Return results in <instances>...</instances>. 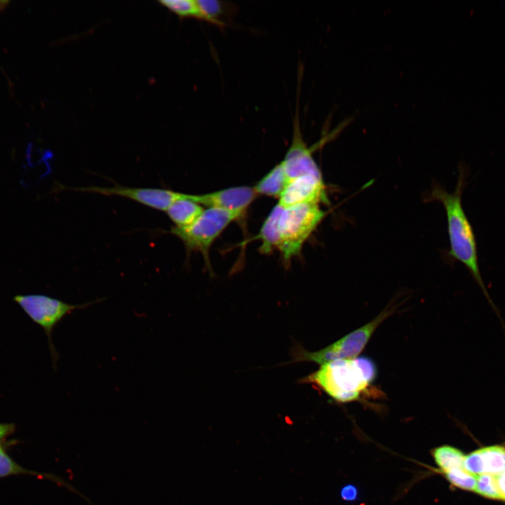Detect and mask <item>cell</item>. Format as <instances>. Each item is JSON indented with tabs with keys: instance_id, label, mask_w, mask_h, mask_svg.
<instances>
[{
	"instance_id": "ffe728a7",
	"label": "cell",
	"mask_w": 505,
	"mask_h": 505,
	"mask_svg": "<svg viewBox=\"0 0 505 505\" xmlns=\"http://www.w3.org/2000/svg\"><path fill=\"white\" fill-rule=\"evenodd\" d=\"M476 492L489 499H499L494 476L483 474L477 476Z\"/></svg>"
},
{
	"instance_id": "7402d4cb",
	"label": "cell",
	"mask_w": 505,
	"mask_h": 505,
	"mask_svg": "<svg viewBox=\"0 0 505 505\" xmlns=\"http://www.w3.org/2000/svg\"><path fill=\"white\" fill-rule=\"evenodd\" d=\"M494 477L500 500L505 501V472L494 476Z\"/></svg>"
},
{
	"instance_id": "ac0fdd59",
	"label": "cell",
	"mask_w": 505,
	"mask_h": 505,
	"mask_svg": "<svg viewBox=\"0 0 505 505\" xmlns=\"http://www.w3.org/2000/svg\"><path fill=\"white\" fill-rule=\"evenodd\" d=\"M454 487L469 491H475L477 476L466 471L464 468H457L442 473Z\"/></svg>"
},
{
	"instance_id": "4fadbf2b",
	"label": "cell",
	"mask_w": 505,
	"mask_h": 505,
	"mask_svg": "<svg viewBox=\"0 0 505 505\" xmlns=\"http://www.w3.org/2000/svg\"><path fill=\"white\" fill-rule=\"evenodd\" d=\"M283 208L278 203L272 208L265 219L256 238L261 241L260 252L269 254L274 249H278L279 244L278 220Z\"/></svg>"
},
{
	"instance_id": "9c48e42d",
	"label": "cell",
	"mask_w": 505,
	"mask_h": 505,
	"mask_svg": "<svg viewBox=\"0 0 505 505\" xmlns=\"http://www.w3.org/2000/svg\"><path fill=\"white\" fill-rule=\"evenodd\" d=\"M328 202L323 177L304 175L288 181L277 203L285 208L301 203Z\"/></svg>"
},
{
	"instance_id": "ba28073f",
	"label": "cell",
	"mask_w": 505,
	"mask_h": 505,
	"mask_svg": "<svg viewBox=\"0 0 505 505\" xmlns=\"http://www.w3.org/2000/svg\"><path fill=\"white\" fill-rule=\"evenodd\" d=\"M292 142L281 161L289 180L304 175L322 176L312 156L313 150L306 144L301 130L298 107L292 121Z\"/></svg>"
},
{
	"instance_id": "e0dca14e",
	"label": "cell",
	"mask_w": 505,
	"mask_h": 505,
	"mask_svg": "<svg viewBox=\"0 0 505 505\" xmlns=\"http://www.w3.org/2000/svg\"><path fill=\"white\" fill-rule=\"evenodd\" d=\"M159 2L181 18H194L206 22L197 0H164Z\"/></svg>"
},
{
	"instance_id": "9a60e30c",
	"label": "cell",
	"mask_w": 505,
	"mask_h": 505,
	"mask_svg": "<svg viewBox=\"0 0 505 505\" xmlns=\"http://www.w3.org/2000/svg\"><path fill=\"white\" fill-rule=\"evenodd\" d=\"M431 455L438 467L444 473L457 468H464L465 454L458 448L444 445L432 450Z\"/></svg>"
},
{
	"instance_id": "3957f363",
	"label": "cell",
	"mask_w": 505,
	"mask_h": 505,
	"mask_svg": "<svg viewBox=\"0 0 505 505\" xmlns=\"http://www.w3.org/2000/svg\"><path fill=\"white\" fill-rule=\"evenodd\" d=\"M325 215L318 203H301L283 209L278 224V250L285 262L300 253L304 243Z\"/></svg>"
},
{
	"instance_id": "7a4b0ae2",
	"label": "cell",
	"mask_w": 505,
	"mask_h": 505,
	"mask_svg": "<svg viewBox=\"0 0 505 505\" xmlns=\"http://www.w3.org/2000/svg\"><path fill=\"white\" fill-rule=\"evenodd\" d=\"M376 377L374 361L356 357L323 363L301 382L311 384L336 402L346 403L369 398Z\"/></svg>"
},
{
	"instance_id": "30bf717a",
	"label": "cell",
	"mask_w": 505,
	"mask_h": 505,
	"mask_svg": "<svg viewBox=\"0 0 505 505\" xmlns=\"http://www.w3.org/2000/svg\"><path fill=\"white\" fill-rule=\"evenodd\" d=\"M257 194L253 187H229L203 194H191V198L202 206L237 213L243 215Z\"/></svg>"
},
{
	"instance_id": "5bb4252c",
	"label": "cell",
	"mask_w": 505,
	"mask_h": 505,
	"mask_svg": "<svg viewBox=\"0 0 505 505\" xmlns=\"http://www.w3.org/2000/svg\"><path fill=\"white\" fill-rule=\"evenodd\" d=\"M288 181L281 162L275 166L253 187L257 195L279 198Z\"/></svg>"
},
{
	"instance_id": "6da1fadb",
	"label": "cell",
	"mask_w": 505,
	"mask_h": 505,
	"mask_svg": "<svg viewBox=\"0 0 505 505\" xmlns=\"http://www.w3.org/2000/svg\"><path fill=\"white\" fill-rule=\"evenodd\" d=\"M467 175L466 169L461 166L455 190L452 193H448L442 187L436 186L432 191L431 197L433 200L441 202L446 212L450 241L449 257L453 261L462 262L466 267L499 319L505 332V324L501 312L492 300L481 276L476 235L462 206V197L466 184Z\"/></svg>"
},
{
	"instance_id": "603a6c76",
	"label": "cell",
	"mask_w": 505,
	"mask_h": 505,
	"mask_svg": "<svg viewBox=\"0 0 505 505\" xmlns=\"http://www.w3.org/2000/svg\"><path fill=\"white\" fill-rule=\"evenodd\" d=\"M15 430V425L13 423H0V440L9 436Z\"/></svg>"
},
{
	"instance_id": "8992f818",
	"label": "cell",
	"mask_w": 505,
	"mask_h": 505,
	"mask_svg": "<svg viewBox=\"0 0 505 505\" xmlns=\"http://www.w3.org/2000/svg\"><path fill=\"white\" fill-rule=\"evenodd\" d=\"M13 299L27 316L43 329L48 337L53 365L55 368L59 356L52 340L54 328L72 311L84 309L94 303L102 302L106 298L79 304H69L44 295H18Z\"/></svg>"
},
{
	"instance_id": "2e32d148",
	"label": "cell",
	"mask_w": 505,
	"mask_h": 505,
	"mask_svg": "<svg viewBox=\"0 0 505 505\" xmlns=\"http://www.w3.org/2000/svg\"><path fill=\"white\" fill-rule=\"evenodd\" d=\"M198 6L206 17V22L219 27L226 26V19L229 18L234 6L227 5L225 2L217 0H197Z\"/></svg>"
},
{
	"instance_id": "cb8c5ba5",
	"label": "cell",
	"mask_w": 505,
	"mask_h": 505,
	"mask_svg": "<svg viewBox=\"0 0 505 505\" xmlns=\"http://www.w3.org/2000/svg\"><path fill=\"white\" fill-rule=\"evenodd\" d=\"M8 1H0V8L4 7L5 5H6V4L8 3Z\"/></svg>"
},
{
	"instance_id": "7c38bea8",
	"label": "cell",
	"mask_w": 505,
	"mask_h": 505,
	"mask_svg": "<svg viewBox=\"0 0 505 505\" xmlns=\"http://www.w3.org/2000/svg\"><path fill=\"white\" fill-rule=\"evenodd\" d=\"M204 208L191 198L187 194L185 198L174 202L166 211L175 227L184 228L193 224L202 214Z\"/></svg>"
},
{
	"instance_id": "8fae6325",
	"label": "cell",
	"mask_w": 505,
	"mask_h": 505,
	"mask_svg": "<svg viewBox=\"0 0 505 505\" xmlns=\"http://www.w3.org/2000/svg\"><path fill=\"white\" fill-rule=\"evenodd\" d=\"M464 469L476 476H497L505 472V446L494 445L476 450L465 456Z\"/></svg>"
},
{
	"instance_id": "d6986e66",
	"label": "cell",
	"mask_w": 505,
	"mask_h": 505,
	"mask_svg": "<svg viewBox=\"0 0 505 505\" xmlns=\"http://www.w3.org/2000/svg\"><path fill=\"white\" fill-rule=\"evenodd\" d=\"M15 475L40 476L37 472L27 469L15 462L0 444V478Z\"/></svg>"
},
{
	"instance_id": "44dd1931",
	"label": "cell",
	"mask_w": 505,
	"mask_h": 505,
	"mask_svg": "<svg viewBox=\"0 0 505 505\" xmlns=\"http://www.w3.org/2000/svg\"><path fill=\"white\" fill-rule=\"evenodd\" d=\"M340 494L344 500L354 501L358 497V490L352 485H347L342 487Z\"/></svg>"
},
{
	"instance_id": "277c9868",
	"label": "cell",
	"mask_w": 505,
	"mask_h": 505,
	"mask_svg": "<svg viewBox=\"0 0 505 505\" xmlns=\"http://www.w3.org/2000/svg\"><path fill=\"white\" fill-rule=\"evenodd\" d=\"M396 310L393 306L385 308L371 321L319 351H309L297 346L292 351V362L309 361L322 365L332 361L358 357L379 325Z\"/></svg>"
},
{
	"instance_id": "5b68a950",
	"label": "cell",
	"mask_w": 505,
	"mask_h": 505,
	"mask_svg": "<svg viewBox=\"0 0 505 505\" xmlns=\"http://www.w3.org/2000/svg\"><path fill=\"white\" fill-rule=\"evenodd\" d=\"M241 216L237 213L208 208L193 224L184 228L173 227L170 233L182 241L187 253L201 252L206 264L210 266L209 251L212 244L231 222Z\"/></svg>"
},
{
	"instance_id": "52a82bcc",
	"label": "cell",
	"mask_w": 505,
	"mask_h": 505,
	"mask_svg": "<svg viewBox=\"0 0 505 505\" xmlns=\"http://www.w3.org/2000/svg\"><path fill=\"white\" fill-rule=\"evenodd\" d=\"M77 191L123 197L147 207L166 212L177 200L185 198L186 193L170 189L149 187H130L119 184L112 187H85L74 188Z\"/></svg>"
}]
</instances>
